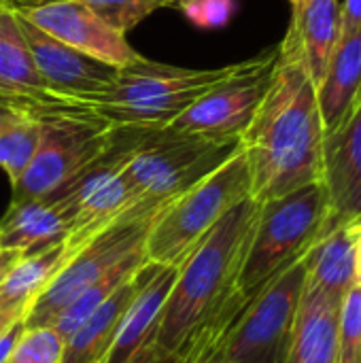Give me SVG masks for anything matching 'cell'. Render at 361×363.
Here are the masks:
<instances>
[{
	"mask_svg": "<svg viewBox=\"0 0 361 363\" xmlns=\"http://www.w3.org/2000/svg\"><path fill=\"white\" fill-rule=\"evenodd\" d=\"M279 47L272 83L240 136L255 202H268L321 181L326 130L317 87L291 30Z\"/></svg>",
	"mask_w": 361,
	"mask_h": 363,
	"instance_id": "6da1fadb",
	"label": "cell"
},
{
	"mask_svg": "<svg viewBox=\"0 0 361 363\" xmlns=\"http://www.w3.org/2000/svg\"><path fill=\"white\" fill-rule=\"evenodd\" d=\"M257 213L260 202L245 198L183 259L157 330L160 347L179 351L206 325L249 304L236 285Z\"/></svg>",
	"mask_w": 361,
	"mask_h": 363,
	"instance_id": "7a4b0ae2",
	"label": "cell"
},
{
	"mask_svg": "<svg viewBox=\"0 0 361 363\" xmlns=\"http://www.w3.org/2000/svg\"><path fill=\"white\" fill-rule=\"evenodd\" d=\"M230 68L232 64L198 70L140 55L119 68L113 85L83 106L113 128H166L215 87Z\"/></svg>",
	"mask_w": 361,
	"mask_h": 363,
	"instance_id": "3957f363",
	"label": "cell"
},
{
	"mask_svg": "<svg viewBox=\"0 0 361 363\" xmlns=\"http://www.w3.org/2000/svg\"><path fill=\"white\" fill-rule=\"evenodd\" d=\"M245 198H251V174L238 147L217 170L160 206L145 240L147 262L181 266L215 223Z\"/></svg>",
	"mask_w": 361,
	"mask_h": 363,
	"instance_id": "277c9868",
	"label": "cell"
},
{
	"mask_svg": "<svg viewBox=\"0 0 361 363\" xmlns=\"http://www.w3.org/2000/svg\"><path fill=\"white\" fill-rule=\"evenodd\" d=\"M328 217L321 181L287 196L260 202L257 221L238 274V294L249 302L281 270L311 251Z\"/></svg>",
	"mask_w": 361,
	"mask_h": 363,
	"instance_id": "5b68a950",
	"label": "cell"
},
{
	"mask_svg": "<svg viewBox=\"0 0 361 363\" xmlns=\"http://www.w3.org/2000/svg\"><path fill=\"white\" fill-rule=\"evenodd\" d=\"M240 143H223L172 128H136L123 172L138 196L164 204L194 187L236 153Z\"/></svg>",
	"mask_w": 361,
	"mask_h": 363,
	"instance_id": "8992f818",
	"label": "cell"
},
{
	"mask_svg": "<svg viewBox=\"0 0 361 363\" xmlns=\"http://www.w3.org/2000/svg\"><path fill=\"white\" fill-rule=\"evenodd\" d=\"M309 253L281 270L236 317L219 359L223 363H285L306 289Z\"/></svg>",
	"mask_w": 361,
	"mask_h": 363,
	"instance_id": "52a82bcc",
	"label": "cell"
},
{
	"mask_svg": "<svg viewBox=\"0 0 361 363\" xmlns=\"http://www.w3.org/2000/svg\"><path fill=\"white\" fill-rule=\"evenodd\" d=\"M136 128H113L109 149L57 196L68 217L66 259L98 232L132 213L143 200L123 172Z\"/></svg>",
	"mask_w": 361,
	"mask_h": 363,
	"instance_id": "ba28073f",
	"label": "cell"
},
{
	"mask_svg": "<svg viewBox=\"0 0 361 363\" xmlns=\"http://www.w3.org/2000/svg\"><path fill=\"white\" fill-rule=\"evenodd\" d=\"M160 206L162 204L155 202H143L132 213L123 215L79 247L66 259L40 298L30 306L26 315V328L47 325L53 315H57L89 285L98 283L121 262L145 253L147 232Z\"/></svg>",
	"mask_w": 361,
	"mask_h": 363,
	"instance_id": "9c48e42d",
	"label": "cell"
},
{
	"mask_svg": "<svg viewBox=\"0 0 361 363\" xmlns=\"http://www.w3.org/2000/svg\"><path fill=\"white\" fill-rule=\"evenodd\" d=\"M111 134L113 125L89 111L47 117L36 155L13 187V202L57 196L109 149Z\"/></svg>",
	"mask_w": 361,
	"mask_h": 363,
	"instance_id": "30bf717a",
	"label": "cell"
},
{
	"mask_svg": "<svg viewBox=\"0 0 361 363\" xmlns=\"http://www.w3.org/2000/svg\"><path fill=\"white\" fill-rule=\"evenodd\" d=\"M279 53L281 47L274 45L249 60L232 64L230 72L215 87L166 128L213 140L240 143L272 83Z\"/></svg>",
	"mask_w": 361,
	"mask_h": 363,
	"instance_id": "8fae6325",
	"label": "cell"
},
{
	"mask_svg": "<svg viewBox=\"0 0 361 363\" xmlns=\"http://www.w3.org/2000/svg\"><path fill=\"white\" fill-rule=\"evenodd\" d=\"M17 19L28 40L36 70L51 94L83 106L87 100L104 94L113 85L119 68L64 45L34 26L21 13H17Z\"/></svg>",
	"mask_w": 361,
	"mask_h": 363,
	"instance_id": "7c38bea8",
	"label": "cell"
},
{
	"mask_svg": "<svg viewBox=\"0 0 361 363\" xmlns=\"http://www.w3.org/2000/svg\"><path fill=\"white\" fill-rule=\"evenodd\" d=\"M0 108L26 111L40 119L87 111L47 89L32 60L17 13L9 6H0Z\"/></svg>",
	"mask_w": 361,
	"mask_h": 363,
	"instance_id": "4fadbf2b",
	"label": "cell"
},
{
	"mask_svg": "<svg viewBox=\"0 0 361 363\" xmlns=\"http://www.w3.org/2000/svg\"><path fill=\"white\" fill-rule=\"evenodd\" d=\"M321 185L328 198L321 236L336 228L361 225V100L334 132L326 134Z\"/></svg>",
	"mask_w": 361,
	"mask_h": 363,
	"instance_id": "5bb4252c",
	"label": "cell"
},
{
	"mask_svg": "<svg viewBox=\"0 0 361 363\" xmlns=\"http://www.w3.org/2000/svg\"><path fill=\"white\" fill-rule=\"evenodd\" d=\"M21 15L64 45L109 66L123 68L140 57V53H136L126 40V34L111 28L102 17H98L79 0H66L34 11H23Z\"/></svg>",
	"mask_w": 361,
	"mask_h": 363,
	"instance_id": "9a60e30c",
	"label": "cell"
},
{
	"mask_svg": "<svg viewBox=\"0 0 361 363\" xmlns=\"http://www.w3.org/2000/svg\"><path fill=\"white\" fill-rule=\"evenodd\" d=\"M177 274L179 266H160L153 262H145V266L140 268L138 291L123 315L117 338L104 363H126L145 345L157 338V330Z\"/></svg>",
	"mask_w": 361,
	"mask_h": 363,
	"instance_id": "2e32d148",
	"label": "cell"
},
{
	"mask_svg": "<svg viewBox=\"0 0 361 363\" xmlns=\"http://www.w3.org/2000/svg\"><path fill=\"white\" fill-rule=\"evenodd\" d=\"M361 100V28L340 32L317 83V102L326 134L334 132Z\"/></svg>",
	"mask_w": 361,
	"mask_h": 363,
	"instance_id": "e0dca14e",
	"label": "cell"
},
{
	"mask_svg": "<svg viewBox=\"0 0 361 363\" xmlns=\"http://www.w3.org/2000/svg\"><path fill=\"white\" fill-rule=\"evenodd\" d=\"M68 236V217L60 198H34L11 202L0 221V249L30 255Z\"/></svg>",
	"mask_w": 361,
	"mask_h": 363,
	"instance_id": "ac0fdd59",
	"label": "cell"
},
{
	"mask_svg": "<svg viewBox=\"0 0 361 363\" xmlns=\"http://www.w3.org/2000/svg\"><path fill=\"white\" fill-rule=\"evenodd\" d=\"M338 317L340 302L306 285L285 363H338Z\"/></svg>",
	"mask_w": 361,
	"mask_h": 363,
	"instance_id": "d6986e66",
	"label": "cell"
},
{
	"mask_svg": "<svg viewBox=\"0 0 361 363\" xmlns=\"http://www.w3.org/2000/svg\"><path fill=\"white\" fill-rule=\"evenodd\" d=\"M140 268L123 285H119L66 340L62 363H104L117 338L123 315L138 291Z\"/></svg>",
	"mask_w": 361,
	"mask_h": 363,
	"instance_id": "ffe728a7",
	"label": "cell"
},
{
	"mask_svg": "<svg viewBox=\"0 0 361 363\" xmlns=\"http://www.w3.org/2000/svg\"><path fill=\"white\" fill-rule=\"evenodd\" d=\"M357 242L355 225L336 228L321 236L309 251L306 285L319 289L328 298L343 302L347 291L357 283Z\"/></svg>",
	"mask_w": 361,
	"mask_h": 363,
	"instance_id": "44dd1931",
	"label": "cell"
},
{
	"mask_svg": "<svg viewBox=\"0 0 361 363\" xmlns=\"http://www.w3.org/2000/svg\"><path fill=\"white\" fill-rule=\"evenodd\" d=\"M289 30L300 43L306 70L317 87L340 36V0H306L291 15Z\"/></svg>",
	"mask_w": 361,
	"mask_h": 363,
	"instance_id": "7402d4cb",
	"label": "cell"
},
{
	"mask_svg": "<svg viewBox=\"0 0 361 363\" xmlns=\"http://www.w3.org/2000/svg\"><path fill=\"white\" fill-rule=\"evenodd\" d=\"M64 264V242L19 257L0 281V311H21L28 315L30 306L40 298Z\"/></svg>",
	"mask_w": 361,
	"mask_h": 363,
	"instance_id": "603a6c76",
	"label": "cell"
},
{
	"mask_svg": "<svg viewBox=\"0 0 361 363\" xmlns=\"http://www.w3.org/2000/svg\"><path fill=\"white\" fill-rule=\"evenodd\" d=\"M43 121L38 115L26 111L0 108V170L9 177L11 187L19 183L30 166L43 136Z\"/></svg>",
	"mask_w": 361,
	"mask_h": 363,
	"instance_id": "cb8c5ba5",
	"label": "cell"
},
{
	"mask_svg": "<svg viewBox=\"0 0 361 363\" xmlns=\"http://www.w3.org/2000/svg\"><path fill=\"white\" fill-rule=\"evenodd\" d=\"M147 262V253L134 255L126 262H121L115 270H111L109 274H104L98 283L89 285L85 291H81L72 302H68L57 315H53V319L47 323V328H51L64 342L81 328V323L119 287L123 285L143 264Z\"/></svg>",
	"mask_w": 361,
	"mask_h": 363,
	"instance_id": "d4e9b609",
	"label": "cell"
},
{
	"mask_svg": "<svg viewBox=\"0 0 361 363\" xmlns=\"http://www.w3.org/2000/svg\"><path fill=\"white\" fill-rule=\"evenodd\" d=\"M238 315H228V317L206 325L198 336H194L179 351H168L153 340V342L145 345L138 353H134L126 363H202L204 359H209L221 351V345Z\"/></svg>",
	"mask_w": 361,
	"mask_h": 363,
	"instance_id": "484cf974",
	"label": "cell"
},
{
	"mask_svg": "<svg viewBox=\"0 0 361 363\" xmlns=\"http://www.w3.org/2000/svg\"><path fill=\"white\" fill-rule=\"evenodd\" d=\"M102 17L111 28L126 34L153 11L179 4V0H79Z\"/></svg>",
	"mask_w": 361,
	"mask_h": 363,
	"instance_id": "4316f807",
	"label": "cell"
},
{
	"mask_svg": "<svg viewBox=\"0 0 361 363\" xmlns=\"http://www.w3.org/2000/svg\"><path fill=\"white\" fill-rule=\"evenodd\" d=\"M66 342L47 325L26 328L6 363H62Z\"/></svg>",
	"mask_w": 361,
	"mask_h": 363,
	"instance_id": "83f0119b",
	"label": "cell"
},
{
	"mask_svg": "<svg viewBox=\"0 0 361 363\" xmlns=\"http://www.w3.org/2000/svg\"><path fill=\"white\" fill-rule=\"evenodd\" d=\"M338 363H361V285L351 287L340 302Z\"/></svg>",
	"mask_w": 361,
	"mask_h": 363,
	"instance_id": "f1b7e54d",
	"label": "cell"
},
{
	"mask_svg": "<svg viewBox=\"0 0 361 363\" xmlns=\"http://www.w3.org/2000/svg\"><path fill=\"white\" fill-rule=\"evenodd\" d=\"M361 28V0L340 2V32H353Z\"/></svg>",
	"mask_w": 361,
	"mask_h": 363,
	"instance_id": "f546056e",
	"label": "cell"
},
{
	"mask_svg": "<svg viewBox=\"0 0 361 363\" xmlns=\"http://www.w3.org/2000/svg\"><path fill=\"white\" fill-rule=\"evenodd\" d=\"M23 330H26V319H19V321H15L11 328H6V330L0 334V363H6L11 351H13V347H15L17 340L21 338Z\"/></svg>",
	"mask_w": 361,
	"mask_h": 363,
	"instance_id": "4dcf8cb0",
	"label": "cell"
},
{
	"mask_svg": "<svg viewBox=\"0 0 361 363\" xmlns=\"http://www.w3.org/2000/svg\"><path fill=\"white\" fill-rule=\"evenodd\" d=\"M57 2H66V0H9V9L13 11H34L40 6H49V4H57Z\"/></svg>",
	"mask_w": 361,
	"mask_h": 363,
	"instance_id": "1f68e13d",
	"label": "cell"
},
{
	"mask_svg": "<svg viewBox=\"0 0 361 363\" xmlns=\"http://www.w3.org/2000/svg\"><path fill=\"white\" fill-rule=\"evenodd\" d=\"M19 257H23V255H21V253H15V251H4V249H0V279L11 270V266H13Z\"/></svg>",
	"mask_w": 361,
	"mask_h": 363,
	"instance_id": "d6a6232c",
	"label": "cell"
},
{
	"mask_svg": "<svg viewBox=\"0 0 361 363\" xmlns=\"http://www.w3.org/2000/svg\"><path fill=\"white\" fill-rule=\"evenodd\" d=\"M19 319H26V313H21V311H0V334Z\"/></svg>",
	"mask_w": 361,
	"mask_h": 363,
	"instance_id": "836d02e7",
	"label": "cell"
},
{
	"mask_svg": "<svg viewBox=\"0 0 361 363\" xmlns=\"http://www.w3.org/2000/svg\"><path fill=\"white\" fill-rule=\"evenodd\" d=\"M357 234H360V242H357V283L361 285V230H357Z\"/></svg>",
	"mask_w": 361,
	"mask_h": 363,
	"instance_id": "e575fe53",
	"label": "cell"
},
{
	"mask_svg": "<svg viewBox=\"0 0 361 363\" xmlns=\"http://www.w3.org/2000/svg\"><path fill=\"white\" fill-rule=\"evenodd\" d=\"M304 2H306V0H289V4H291V15L298 13V11L304 6Z\"/></svg>",
	"mask_w": 361,
	"mask_h": 363,
	"instance_id": "d590c367",
	"label": "cell"
},
{
	"mask_svg": "<svg viewBox=\"0 0 361 363\" xmlns=\"http://www.w3.org/2000/svg\"><path fill=\"white\" fill-rule=\"evenodd\" d=\"M202 363H223L221 359H219V353L217 355H213V357H209V359H204Z\"/></svg>",
	"mask_w": 361,
	"mask_h": 363,
	"instance_id": "8d00e7d4",
	"label": "cell"
},
{
	"mask_svg": "<svg viewBox=\"0 0 361 363\" xmlns=\"http://www.w3.org/2000/svg\"><path fill=\"white\" fill-rule=\"evenodd\" d=\"M9 4V0H0V6H6Z\"/></svg>",
	"mask_w": 361,
	"mask_h": 363,
	"instance_id": "74e56055",
	"label": "cell"
},
{
	"mask_svg": "<svg viewBox=\"0 0 361 363\" xmlns=\"http://www.w3.org/2000/svg\"><path fill=\"white\" fill-rule=\"evenodd\" d=\"M355 228H357V230H361V225H355Z\"/></svg>",
	"mask_w": 361,
	"mask_h": 363,
	"instance_id": "f35d334b",
	"label": "cell"
},
{
	"mask_svg": "<svg viewBox=\"0 0 361 363\" xmlns=\"http://www.w3.org/2000/svg\"><path fill=\"white\" fill-rule=\"evenodd\" d=\"M0 281H2V279H0Z\"/></svg>",
	"mask_w": 361,
	"mask_h": 363,
	"instance_id": "ab89813d",
	"label": "cell"
}]
</instances>
